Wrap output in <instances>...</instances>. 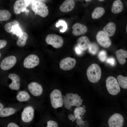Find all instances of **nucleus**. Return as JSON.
Here are the masks:
<instances>
[{"instance_id":"f257e3e1","label":"nucleus","mask_w":127,"mask_h":127,"mask_svg":"<svg viewBox=\"0 0 127 127\" xmlns=\"http://www.w3.org/2000/svg\"><path fill=\"white\" fill-rule=\"evenodd\" d=\"M63 96L64 107L68 110L70 109L72 106L79 107L82 104L83 100L77 94L68 93Z\"/></svg>"},{"instance_id":"f03ea898","label":"nucleus","mask_w":127,"mask_h":127,"mask_svg":"<svg viewBox=\"0 0 127 127\" xmlns=\"http://www.w3.org/2000/svg\"><path fill=\"white\" fill-rule=\"evenodd\" d=\"M86 75L88 80L90 82L97 83L100 80L101 77V68L97 64H92L87 68Z\"/></svg>"},{"instance_id":"7ed1b4c3","label":"nucleus","mask_w":127,"mask_h":127,"mask_svg":"<svg viewBox=\"0 0 127 127\" xmlns=\"http://www.w3.org/2000/svg\"><path fill=\"white\" fill-rule=\"evenodd\" d=\"M106 86L109 93L112 95H115L120 91V88L117 79L114 77L110 76L106 80Z\"/></svg>"},{"instance_id":"20e7f679","label":"nucleus","mask_w":127,"mask_h":127,"mask_svg":"<svg viewBox=\"0 0 127 127\" xmlns=\"http://www.w3.org/2000/svg\"><path fill=\"white\" fill-rule=\"evenodd\" d=\"M31 8L35 13L42 17H45L48 15V7L44 3L41 2L33 1Z\"/></svg>"},{"instance_id":"39448f33","label":"nucleus","mask_w":127,"mask_h":127,"mask_svg":"<svg viewBox=\"0 0 127 127\" xmlns=\"http://www.w3.org/2000/svg\"><path fill=\"white\" fill-rule=\"evenodd\" d=\"M50 98L51 105L54 108L56 109L63 106V98L59 90L56 89L53 90L50 94Z\"/></svg>"},{"instance_id":"423d86ee","label":"nucleus","mask_w":127,"mask_h":127,"mask_svg":"<svg viewBox=\"0 0 127 127\" xmlns=\"http://www.w3.org/2000/svg\"><path fill=\"white\" fill-rule=\"evenodd\" d=\"M45 41L47 44L56 48L62 47L64 43L63 40L61 36L54 34L48 35L46 37Z\"/></svg>"},{"instance_id":"0eeeda50","label":"nucleus","mask_w":127,"mask_h":127,"mask_svg":"<svg viewBox=\"0 0 127 127\" xmlns=\"http://www.w3.org/2000/svg\"><path fill=\"white\" fill-rule=\"evenodd\" d=\"M96 39L99 44L104 48H108L111 45V41L109 37L103 31H99L98 32Z\"/></svg>"},{"instance_id":"6e6552de","label":"nucleus","mask_w":127,"mask_h":127,"mask_svg":"<svg viewBox=\"0 0 127 127\" xmlns=\"http://www.w3.org/2000/svg\"><path fill=\"white\" fill-rule=\"evenodd\" d=\"M124 121V118L119 113H115L109 118L108 124L110 127H122Z\"/></svg>"},{"instance_id":"1a4fd4ad","label":"nucleus","mask_w":127,"mask_h":127,"mask_svg":"<svg viewBox=\"0 0 127 127\" xmlns=\"http://www.w3.org/2000/svg\"><path fill=\"white\" fill-rule=\"evenodd\" d=\"M40 62L39 58L37 55L31 54L27 56L24 59L23 65L24 67L28 68H32L38 65Z\"/></svg>"},{"instance_id":"9d476101","label":"nucleus","mask_w":127,"mask_h":127,"mask_svg":"<svg viewBox=\"0 0 127 127\" xmlns=\"http://www.w3.org/2000/svg\"><path fill=\"white\" fill-rule=\"evenodd\" d=\"M76 61L74 58L68 57L62 59L59 64L60 68L64 71L71 70L75 66Z\"/></svg>"},{"instance_id":"9b49d317","label":"nucleus","mask_w":127,"mask_h":127,"mask_svg":"<svg viewBox=\"0 0 127 127\" xmlns=\"http://www.w3.org/2000/svg\"><path fill=\"white\" fill-rule=\"evenodd\" d=\"M16 62V57L13 56H10L4 58L1 61L0 66L1 68L4 70H8L12 67Z\"/></svg>"},{"instance_id":"f8f14e48","label":"nucleus","mask_w":127,"mask_h":127,"mask_svg":"<svg viewBox=\"0 0 127 127\" xmlns=\"http://www.w3.org/2000/svg\"><path fill=\"white\" fill-rule=\"evenodd\" d=\"M30 3L29 0H17L13 6L14 11L16 14L26 11V8Z\"/></svg>"},{"instance_id":"ddd939ff","label":"nucleus","mask_w":127,"mask_h":127,"mask_svg":"<svg viewBox=\"0 0 127 127\" xmlns=\"http://www.w3.org/2000/svg\"><path fill=\"white\" fill-rule=\"evenodd\" d=\"M34 113V110L32 106L27 107L24 108L21 114L22 120L25 123L31 121L33 119Z\"/></svg>"},{"instance_id":"4468645a","label":"nucleus","mask_w":127,"mask_h":127,"mask_svg":"<svg viewBox=\"0 0 127 127\" xmlns=\"http://www.w3.org/2000/svg\"><path fill=\"white\" fill-rule=\"evenodd\" d=\"M28 87L29 91L33 95L39 96L43 92V88L42 86L36 82H32L28 85Z\"/></svg>"},{"instance_id":"2eb2a0df","label":"nucleus","mask_w":127,"mask_h":127,"mask_svg":"<svg viewBox=\"0 0 127 127\" xmlns=\"http://www.w3.org/2000/svg\"><path fill=\"white\" fill-rule=\"evenodd\" d=\"M73 34L75 36H78L85 34L87 29L85 25L79 23L74 24L72 27Z\"/></svg>"},{"instance_id":"dca6fc26","label":"nucleus","mask_w":127,"mask_h":127,"mask_svg":"<svg viewBox=\"0 0 127 127\" xmlns=\"http://www.w3.org/2000/svg\"><path fill=\"white\" fill-rule=\"evenodd\" d=\"M8 77L12 81L9 85L10 88L12 90H18L20 86V79L19 76L14 73H10L8 75Z\"/></svg>"},{"instance_id":"f3484780","label":"nucleus","mask_w":127,"mask_h":127,"mask_svg":"<svg viewBox=\"0 0 127 127\" xmlns=\"http://www.w3.org/2000/svg\"><path fill=\"white\" fill-rule=\"evenodd\" d=\"M77 42L78 46L82 51L88 49L91 43L88 37L86 36L79 37L78 39Z\"/></svg>"},{"instance_id":"a211bd4d","label":"nucleus","mask_w":127,"mask_h":127,"mask_svg":"<svg viewBox=\"0 0 127 127\" xmlns=\"http://www.w3.org/2000/svg\"><path fill=\"white\" fill-rule=\"evenodd\" d=\"M75 5L74 0H65L60 6V9L63 12H68L73 9Z\"/></svg>"},{"instance_id":"6ab92c4d","label":"nucleus","mask_w":127,"mask_h":127,"mask_svg":"<svg viewBox=\"0 0 127 127\" xmlns=\"http://www.w3.org/2000/svg\"><path fill=\"white\" fill-rule=\"evenodd\" d=\"M116 26L112 22L108 23L103 28V31L109 37H111L114 34L116 30Z\"/></svg>"},{"instance_id":"aec40b11","label":"nucleus","mask_w":127,"mask_h":127,"mask_svg":"<svg viewBox=\"0 0 127 127\" xmlns=\"http://www.w3.org/2000/svg\"><path fill=\"white\" fill-rule=\"evenodd\" d=\"M117 59L119 63L121 65H123L126 61L127 52L125 50L120 49L117 50L115 52Z\"/></svg>"},{"instance_id":"412c9836","label":"nucleus","mask_w":127,"mask_h":127,"mask_svg":"<svg viewBox=\"0 0 127 127\" xmlns=\"http://www.w3.org/2000/svg\"><path fill=\"white\" fill-rule=\"evenodd\" d=\"M123 7V4L121 0H116L112 4L111 10L114 14L118 13L122 11Z\"/></svg>"},{"instance_id":"4be33fe9","label":"nucleus","mask_w":127,"mask_h":127,"mask_svg":"<svg viewBox=\"0 0 127 127\" xmlns=\"http://www.w3.org/2000/svg\"><path fill=\"white\" fill-rule=\"evenodd\" d=\"M105 12L104 8L102 7H97L95 8L92 12L91 16L94 19H98L102 16Z\"/></svg>"},{"instance_id":"5701e85b","label":"nucleus","mask_w":127,"mask_h":127,"mask_svg":"<svg viewBox=\"0 0 127 127\" xmlns=\"http://www.w3.org/2000/svg\"><path fill=\"white\" fill-rule=\"evenodd\" d=\"M28 38V35L27 33L22 32L16 41L17 44L19 47L24 46L26 44Z\"/></svg>"},{"instance_id":"b1692460","label":"nucleus","mask_w":127,"mask_h":127,"mask_svg":"<svg viewBox=\"0 0 127 127\" xmlns=\"http://www.w3.org/2000/svg\"><path fill=\"white\" fill-rule=\"evenodd\" d=\"M19 24L18 21L16 20H14L6 23L4 26V28L7 32L11 33L14 28L16 26H19Z\"/></svg>"},{"instance_id":"393cba45","label":"nucleus","mask_w":127,"mask_h":127,"mask_svg":"<svg viewBox=\"0 0 127 127\" xmlns=\"http://www.w3.org/2000/svg\"><path fill=\"white\" fill-rule=\"evenodd\" d=\"M17 99L19 101L24 102L29 100L30 97L28 93L24 91H20L16 96Z\"/></svg>"},{"instance_id":"a878e982","label":"nucleus","mask_w":127,"mask_h":127,"mask_svg":"<svg viewBox=\"0 0 127 127\" xmlns=\"http://www.w3.org/2000/svg\"><path fill=\"white\" fill-rule=\"evenodd\" d=\"M15 111V109L12 108H5L0 112V116L3 117H7L13 114Z\"/></svg>"},{"instance_id":"bb28decb","label":"nucleus","mask_w":127,"mask_h":127,"mask_svg":"<svg viewBox=\"0 0 127 127\" xmlns=\"http://www.w3.org/2000/svg\"><path fill=\"white\" fill-rule=\"evenodd\" d=\"M118 83L121 88L124 89L127 88V77H124L121 75H118L117 78Z\"/></svg>"},{"instance_id":"cd10ccee","label":"nucleus","mask_w":127,"mask_h":127,"mask_svg":"<svg viewBox=\"0 0 127 127\" xmlns=\"http://www.w3.org/2000/svg\"><path fill=\"white\" fill-rule=\"evenodd\" d=\"M11 17V14L8 11L0 10V22L7 20Z\"/></svg>"},{"instance_id":"c85d7f7f","label":"nucleus","mask_w":127,"mask_h":127,"mask_svg":"<svg viewBox=\"0 0 127 127\" xmlns=\"http://www.w3.org/2000/svg\"><path fill=\"white\" fill-rule=\"evenodd\" d=\"M86 110L82 107H77L74 110L73 112L74 115L76 119L80 116H83L84 115V113L86 112Z\"/></svg>"},{"instance_id":"c756f323","label":"nucleus","mask_w":127,"mask_h":127,"mask_svg":"<svg viewBox=\"0 0 127 127\" xmlns=\"http://www.w3.org/2000/svg\"><path fill=\"white\" fill-rule=\"evenodd\" d=\"M89 52L93 55L96 54L99 50V47L97 44L95 43H91L88 48Z\"/></svg>"},{"instance_id":"7c9ffc66","label":"nucleus","mask_w":127,"mask_h":127,"mask_svg":"<svg viewBox=\"0 0 127 127\" xmlns=\"http://www.w3.org/2000/svg\"><path fill=\"white\" fill-rule=\"evenodd\" d=\"M62 26L63 27L62 29L60 30V32L63 33L65 32L67 29V25L66 22L63 20H60L56 23V26L57 27Z\"/></svg>"},{"instance_id":"2f4dec72","label":"nucleus","mask_w":127,"mask_h":127,"mask_svg":"<svg viewBox=\"0 0 127 127\" xmlns=\"http://www.w3.org/2000/svg\"><path fill=\"white\" fill-rule=\"evenodd\" d=\"M99 60L102 62H104L107 58V54L106 52L104 50L100 51L98 55Z\"/></svg>"},{"instance_id":"473e14b6","label":"nucleus","mask_w":127,"mask_h":127,"mask_svg":"<svg viewBox=\"0 0 127 127\" xmlns=\"http://www.w3.org/2000/svg\"><path fill=\"white\" fill-rule=\"evenodd\" d=\"M22 32L21 30L18 26L15 27L13 29L12 32V34L19 36Z\"/></svg>"},{"instance_id":"72a5a7b5","label":"nucleus","mask_w":127,"mask_h":127,"mask_svg":"<svg viewBox=\"0 0 127 127\" xmlns=\"http://www.w3.org/2000/svg\"><path fill=\"white\" fill-rule=\"evenodd\" d=\"M47 127H58L57 123L53 120H49L47 122Z\"/></svg>"},{"instance_id":"f704fd0d","label":"nucleus","mask_w":127,"mask_h":127,"mask_svg":"<svg viewBox=\"0 0 127 127\" xmlns=\"http://www.w3.org/2000/svg\"><path fill=\"white\" fill-rule=\"evenodd\" d=\"M107 62L112 66H114L115 64V60L113 57H109L107 58L106 60Z\"/></svg>"},{"instance_id":"c9c22d12","label":"nucleus","mask_w":127,"mask_h":127,"mask_svg":"<svg viewBox=\"0 0 127 127\" xmlns=\"http://www.w3.org/2000/svg\"><path fill=\"white\" fill-rule=\"evenodd\" d=\"M7 41L4 40H0V49L5 47L7 44Z\"/></svg>"},{"instance_id":"e433bc0d","label":"nucleus","mask_w":127,"mask_h":127,"mask_svg":"<svg viewBox=\"0 0 127 127\" xmlns=\"http://www.w3.org/2000/svg\"><path fill=\"white\" fill-rule=\"evenodd\" d=\"M76 121V123L79 126H82L84 123V121L81 118L77 119Z\"/></svg>"},{"instance_id":"4c0bfd02","label":"nucleus","mask_w":127,"mask_h":127,"mask_svg":"<svg viewBox=\"0 0 127 127\" xmlns=\"http://www.w3.org/2000/svg\"><path fill=\"white\" fill-rule=\"evenodd\" d=\"M68 119L70 120H71L72 122H74L76 119L75 116L72 114L69 115L68 116Z\"/></svg>"},{"instance_id":"58836bf2","label":"nucleus","mask_w":127,"mask_h":127,"mask_svg":"<svg viewBox=\"0 0 127 127\" xmlns=\"http://www.w3.org/2000/svg\"><path fill=\"white\" fill-rule=\"evenodd\" d=\"M75 51L76 53L78 55H80L82 53V51L78 46L75 48Z\"/></svg>"},{"instance_id":"ea45409f","label":"nucleus","mask_w":127,"mask_h":127,"mask_svg":"<svg viewBox=\"0 0 127 127\" xmlns=\"http://www.w3.org/2000/svg\"><path fill=\"white\" fill-rule=\"evenodd\" d=\"M7 127H19V126L16 123H9Z\"/></svg>"},{"instance_id":"a19ab883","label":"nucleus","mask_w":127,"mask_h":127,"mask_svg":"<svg viewBox=\"0 0 127 127\" xmlns=\"http://www.w3.org/2000/svg\"><path fill=\"white\" fill-rule=\"evenodd\" d=\"M89 124L87 120H86L84 121V124L82 126H84V127H89Z\"/></svg>"},{"instance_id":"79ce46f5","label":"nucleus","mask_w":127,"mask_h":127,"mask_svg":"<svg viewBox=\"0 0 127 127\" xmlns=\"http://www.w3.org/2000/svg\"><path fill=\"white\" fill-rule=\"evenodd\" d=\"M4 106L3 104L0 103V112L3 109Z\"/></svg>"},{"instance_id":"37998d69","label":"nucleus","mask_w":127,"mask_h":127,"mask_svg":"<svg viewBox=\"0 0 127 127\" xmlns=\"http://www.w3.org/2000/svg\"><path fill=\"white\" fill-rule=\"evenodd\" d=\"M82 107L85 109L86 108V107L85 105H83L82 106Z\"/></svg>"},{"instance_id":"c03bdc74","label":"nucleus","mask_w":127,"mask_h":127,"mask_svg":"<svg viewBox=\"0 0 127 127\" xmlns=\"http://www.w3.org/2000/svg\"><path fill=\"white\" fill-rule=\"evenodd\" d=\"M92 0H85L87 2H89L91 1Z\"/></svg>"},{"instance_id":"a18cd8bd","label":"nucleus","mask_w":127,"mask_h":127,"mask_svg":"<svg viewBox=\"0 0 127 127\" xmlns=\"http://www.w3.org/2000/svg\"><path fill=\"white\" fill-rule=\"evenodd\" d=\"M100 2H102L104 1L105 0H98Z\"/></svg>"},{"instance_id":"49530a36","label":"nucleus","mask_w":127,"mask_h":127,"mask_svg":"<svg viewBox=\"0 0 127 127\" xmlns=\"http://www.w3.org/2000/svg\"><path fill=\"white\" fill-rule=\"evenodd\" d=\"M126 32H127V26H126Z\"/></svg>"},{"instance_id":"de8ad7c7","label":"nucleus","mask_w":127,"mask_h":127,"mask_svg":"<svg viewBox=\"0 0 127 127\" xmlns=\"http://www.w3.org/2000/svg\"><path fill=\"white\" fill-rule=\"evenodd\" d=\"M1 54L0 53V58L1 57Z\"/></svg>"}]
</instances>
